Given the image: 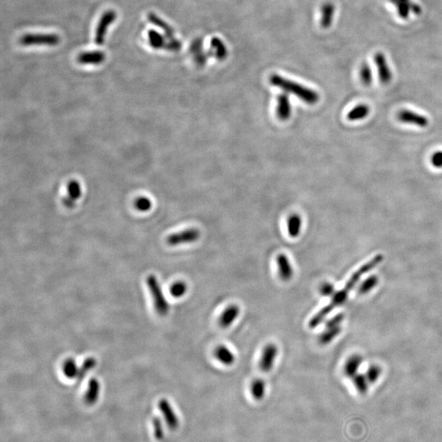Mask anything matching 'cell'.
<instances>
[{"instance_id":"4316f807","label":"cell","mask_w":442,"mask_h":442,"mask_svg":"<svg viewBox=\"0 0 442 442\" xmlns=\"http://www.w3.org/2000/svg\"><path fill=\"white\" fill-rule=\"evenodd\" d=\"M63 371L64 375L69 379L77 377L79 369H78L77 365L75 363V359H71V358L67 359L63 363Z\"/></svg>"},{"instance_id":"52a82bcc","label":"cell","mask_w":442,"mask_h":442,"mask_svg":"<svg viewBox=\"0 0 442 442\" xmlns=\"http://www.w3.org/2000/svg\"><path fill=\"white\" fill-rule=\"evenodd\" d=\"M278 349L277 346L274 345L273 343H270L265 347L263 351H262V356H260V363L259 366L262 371L265 373L271 371V369L274 367L275 359L278 356Z\"/></svg>"},{"instance_id":"e0dca14e","label":"cell","mask_w":442,"mask_h":442,"mask_svg":"<svg viewBox=\"0 0 442 442\" xmlns=\"http://www.w3.org/2000/svg\"><path fill=\"white\" fill-rule=\"evenodd\" d=\"M214 356L219 363L225 366H231L235 363V355L226 346H218L214 351Z\"/></svg>"},{"instance_id":"277c9868","label":"cell","mask_w":442,"mask_h":442,"mask_svg":"<svg viewBox=\"0 0 442 442\" xmlns=\"http://www.w3.org/2000/svg\"><path fill=\"white\" fill-rule=\"evenodd\" d=\"M21 45L24 46L31 45H49L55 46L60 43V37L55 34H27L21 37Z\"/></svg>"},{"instance_id":"1f68e13d","label":"cell","mask_w":442,"mask_h":442,"mask_svg":"<svg viewBox=\"0 0 442 442\" xmlns=\"http://www.w3.org/2000/svg\"><path fill=\"white\" fill-rule=\"evenodd\" d=\"M134 207L137 211L141 212H147L152 208V201L146 197H140L136 199L134 203Z\"/></svg>"},{"instance_id":"5b68a950","label":"cell","mask_w":442,"mask_h":442,"mask_svg":"<svg viewBox=\"0 0 442 442\" xmlns=\"http://www.w3.org/2000/svg\"><path fill=\"white\" fill-rule=\"evenodd\" d=\"M200 236H201V233L198 229L192 228V229H188L184 231L172 233L171 235H169L167 238V243L171 247L182 245V244H193L200 238Z\"/></svg>"},{"instance_id":"7402d4cb","label":"cell","mask_w":442,"mask_h":442,"mask_svg":"<svg viewBox=\"0 0 442 442\" xmlns=\"http://www.w3.org/2000/svg\"><path fill=\"white\" fill-rule=\"evenodd\" d=\"M148 19L149 23L164 31L165 36H167V39L174 38V30L171 28V26L160 17H159L157 15L155 14L154 12H149L148 15Z\"/></svg>"},{"instance_id":"8d00e7d4","label":"cell","mask_w":442,"mask_h":442,"mask_svg":"<svg viewBox=\"0 0 442 442\" xmlns=\"http://www.w3.org/2000/svg\"><path fill=\"white\" fill-rule=\"evenodd\" d=\"M334 292V288L333 285L330 284H323L320 288V293L323 296H329L333 294Z\"/></svg>"},{"instance_id":"cb8c5ba5","label":"cell","mask_w":442,"mask_h":442,"mask_svg":"<svg viewBox=\"0 0 442 442\" xmlns=\"http://www.w3.org/2000/svg\"><path fill=\"white\" fill-rule=\"evenodd\" d=\"M148 44L152 49H164L167 41V36H164L152 29L148 31Z\"/></svg>"},{"instance_id":"f546056e","label":"cell","mask_w":442,"mask_h":442,"mask_svg":"<svg viewBox=\"0 0 442 442\" xmlns=\"http://www.w3.org/2000/svg\"><path fill=\"white\" fill-rule=\"evenodd\" d=\"M359 77L361 82L365 86H369L373 82V75H372L371 68L368 63H363L359 69Z\"/></svg>"},{"instance_id":"d590c367","label":"cell","mask_w":442,"mask_h":442,"mask_svg":"<svg viewBox=\"0 0 442 442\" xmlns=\"http://www.w3.org/2000/svg\"><path fill=\"white\" fill-rule=\"evenodd\" d=\"M343 314H337V315H336V316L333 317V318H331L330 320H329V322L327 323V329H330V328H335V327H339L338 325L341 324V321H343Z\"/></svg>"},{"instance_id":"83f0119b","label":"cell","mask_w":442,"mask_h":442,"mask_svg":"<svg viewBox=\"0 0 442 442\" xmlns=\"http://www.w3.org/2000/svg\"><path fill=\"white\" fill-rule=\"evenodd\" d=\"M340 332H341L340 327H335V328L327 329L325 333H323L319 336V337H318V341L322 345H327V344H329V343L333 341V339L340 333Z\"/></svg>"},{"instance_id":"d4e9b609","label":"cell","mask_w":442,"mask_h":442,"mask_svg":"<svg viewBox=\"0 0 442 442\" xmlns=\"http://www.w3.org/2000/svg\"><path fill=\"white\" fill-rule=\"evenodd\" d=\"M266 392V385L264 380L256 378L252 381L251 385V394L255 400L260 401L264 399Z\"/></svg>"},{"instance_id":"e575fe53","label":"cell","mask_w":442,"mask_h":442,"mask_svg":"<svg viewBox=\"0 0 442 442\" xmlns=\"http://www.w3.org/2000/svg\"><path fill=\"white\" fill-rule=\"evenodd\" d=\"M431 163L436 168H442V151H438L432 154Z\"/></svg>"},{"instance_id":"d6a6232c","label":"cell","mask_w":442,"mask_h":442,"mask_svg":"<svg viewBox=\"0 0 442 442\" xmlns=\"http://www.w3.org/2000/svg\"><path fill=\"white\" fill-rule=\"evenodd\" d=\"M153 429H154V436L156 440H162L164 438V429H163V424L159 418H153L152 421Z\"/></svg>"},{"instance_id":"2e32d148","label":"cell","mask_w":442,"mask_h":442,"mask_svg":"<svg viewBox=\"0 0 442 442\" xmlns=\"http://www.w3.org/2000/svg\"><path fill=\"white\" fill-rule=\"evenodd\" d=\"M292 115V106L290 99L287 93H281L278 97V106H277V116L282 122H286Z\"/></svg>"},{"instance_id":"5bb4252c","label":"cell","mask_w":442,"mask_h":442,"mask_svg":"<svg viewBox=\"0 0 442 442\" xmlns=\"http://www.w3.org/2000/svg\"><path fill=\"white\" fill-rule=\"evenodd\" d=\"M240 314V308L235 304H232L224 310L219 318V325L222 329H228L231 326Z\"/></svg>"},{"instance_id":"8992f818","label":"cell","mask_w":442,"mask_h":442,"mask_svg":"<svg viewBox=\"0 0 442 442\" xmlns=\"http://www.w3.org/2000/svg\"><path fill=\"white\" fill-rule=\"evenodd\" d=\"M116 18V12L115 11L108 10L103 13L96 28L94 37L96 45H104L109 26L115 22Z\"/></svg>"},{"instance_id":"d6986e66","label":"cell","mask_w":442,"mask_h":442,"mask_svg":"<svg viewBox=\"0 0 442 442\" xmlns=\"http://www.w3.org/2000/svg\"><path fill=\"white\" fill-rule=\"evenodd\" d=\"M190 51L191 53L193 54V60L196 65L198 67H203L205 65L207 57L204 51H203V42L201 39H197L193 41L191 45Z\"/></svg>"},{"instance_id":"6da1fadb","label":"cell","mask_w":442,"mask_h":442,"mask_svg":"<svg viewBox=\"0 0 442 442\" xmlns=\"http://www.w3.org/2000/svg\"><path fill=\"white\" fill-rule=\"evenodd\" d=\"M381 260H383V256L381 255H378L376 257L373 258L371 260H369L367 264H365V266L359 268V270L351 276V278H350L349 281L346 284V286L343 288V289L335 293L331 303L326 307H324L322 310H319L315 315L311 318L310 322H309V327L310 329L316 328L318 325H320L323 321L325 320V318L328 316L329 313L332 312L336 307H339L345 303L349 292L355 287V284H357V281L360 278L362 274L372 270V268L375 267L379 262H381Z\"/></svg>"},{"instance_id":"603a6c76","label":"cell","mask_w":442,"mask_h":442,"mask_svg":"<svg viewBox=\"0 0 442 442\" xmlns=\"http://www.w3.org/2000/svg\"><path fill=\"white\" fill-rule=\"evenodd\" d=\"M287 226H288V232L289 236L291 237H293V238L297 237L300 235V232H302L303 219L297 214H292L287 221Z\"/></svg>"},{"instance_id":"7c38bea8","label":"cell","mask_w":442,"mask_h":442,"mask_svg":"<svg viewBox=\"0 0 442 442\" xmlns=\"http://www.w3.org/2000/svg\"><path fill=\"white\" fill-rule=\"evenodd\" d=\"M82 194V186L78 181L71 180L67 186V195L63 199V205L68 209L73 208Z\"/></svg>"},{"instance_id":"ac0fdd59","label":"cell","mask_w":442,"mask_h":442,"mask_svg":"<svg viewBox=\"0 0 442 442\" xmlns=\"http://www.w3.org/2000/svg\"><path fill=\"white\" fill-rule=\"evenodd\" d=\"M100 384L98 380L96 378H91L89 380V386H88L87 392L85 395V402L88 406H93L97 401L99 397Z\"/></svg>"},{"instance_id":"30bf717a","label":"cell","mask_w":442,"mask_h":442,"mask_svg":"<svg viewBox=\"0 0 442 442\" xmlns=\"http://www.w3.org/2000/svg\"><path fill=\"white\" fill-rule=\"evenodd\" d=\"M158 406L168 428L171 430L177 429L179 425V421L171 404L169 403L167 399H162L159 401Z\"/></svg>"},{"instance_id":"9c48e42d","label":"cell","mask_w":442,"mask_h":442,"mask_svg":"<svg viewBox=\"0 0 442 442\" xmlns=\"http://www.w3.org/2000/svg\"><path fill=\"white\" fill-rule=\"evenodd\" d=\"M389 2L396 6L398 15L402 19H407L410 12L416 15H420L422 12L421 7L412 0H389Z\"/></svg>"},{"instance_id":"7a4b0ae2","label":"cell","mask_w":442,"mask_h":442,"mask_svg":"<svg viewBox=\"0 0 442 442\" xmlns=\"http://www.w3.org/2000/svg\"><path fill=\"white\" fill-rule=\"evenodd\" d=\"M270 82L272 86L279 88L286 93L294 94L306 104L313 105L317 104L319 100V95L316 91L305 87L296 82L289 81L281 75H276V74L272 75L270 77Z\"/></svg>"},{"instance_id":"f1b7e54d","label":"cell","mask_w":442,"mask_h":442,"mask_svg":"<svg viewBox=\"0 0 442 442\" xmlns=\"http://www.w3.org/2000/svg\"><path fill=\"white\" fill-rule=\"evenodd\" d=\"M187 291H188L187 284L183 281L174 283L170 288L171 296L175 298H181L186 294Z\"/></svg>"},{"instance_id":"44dd1931","label":"cell","mask_w":442,"mask_h":442,"mask_svg":"<svg viewBox=\"0 0 442 442\" xmlns=\"http://www.w3.org/2000/svg\"><path fill=\"white\" fill-rule=\"evenodd\" d=\"M335 7L332 3H326L321 8V27L328 29L333 23L334 16Z\"/></svg>"},{"instance_id":"4fadbf2b","label":"cell","mask_w":442,"mask_h":442,"mask_svg":"<svg viewBox=\"0 0 442 442\" xmlns=\"http://www.w3.org/2000/svg\"><path fill=\"white\" fill-rule=\"evenodd\" d=\"M105 59L106 54L103 51H87L78 55L77 62L82 65H100Z\"/></svg>"},{"instance_id":"3957f363","label":"cell","mask_w":442,"mask_h":442,"mask_svg":"<svg viewBox=\"0 0 442 442\" xmlns=\"http://www.w3.org/2000/svg\"><path fill=\"white\" fill-rule=\"evenodd\" d=\"M147 284L148 289L150 291L153 303H154L155 310L160 316H165L168 314L170 310V306L168 302L163 294V290L160 288L158 280L154 275H149L147 278Z\"/></svg>"},{"instance_id":"8fae6325","label":"cell","mask_w":442,"mask_h":442,"mask_svg":"<svg viewBox=\"0 0 442 442\" xmlns=\"http://www.w3.org/2000/svg\"><path fill=\"white\" fill-rule=\"evenodd\" d=\"M374 61H375L380 82L384 85L390 83L392 79V74L385 55L380 52L376 53L374 56Z\"/></svg>"},{"instance_id":"9a60e30c","label":"cell","mask_w":442,"mask_h":442,"mask_svg":"<svg viewBox=\"0 0 442 442\" xmlns=\"http://www.w3.org/2000/svg\"><path fill=\"white\" fill-rule=\"evenodd\" d=\"M277 266H278V274L281 279L284 281H289L293 277V268L291 264L290 260L285 254H279L277 256Z\"/></svg>"},{"instance_id":"484cf974","label":"cell","mask_w":442,"mask_h":442,"mask_svg":"<svg viewBox=\"0 0 442 442\" xmlns=\"http://www.w3.org/2000/svg\"><path fill=\"white\" fill-rule=\"evenodd\" d=\"M370 112V108L366 104H359L347 114V119L351 122L363 120L368 116Z\"/></svg>"},{"instance_id":"ba28073f","label":"cell","mask_w":442,"mask_h":442,"mask_svg":"<svg viewBox=\"0 0 442 442\" xmlns=\"http://www.w3.org/2000/svg\"><path fill=\"white\" fill-rule=\"evenodd\" d=\"M396 116H397L398 120L402 122V123L414 125V126H418L421 128L427 127L429 124V120L427 116L412 112L410 110H400Z\"/></svg>"},{"instance_id":"4dcf8cb0","label":"cell","mask_w":442,"mask_h":442,"mask_svg":"<svg viewBox=\"0 0 442 442\" xmlns=\"http://www.w3.org/2000/svg\"><path fill=\"white\" fill-rule=\"evenodd\" d=\"M96 364H97V361H96V359L93 357H89V358H87L86 360L84 361L83 365L79 369L77 379L79 380V381L83 379L84 377L87 374L88 372L95 367Z\"/></svg>"},{"instance_id":"836d02e7","label":"cell","mask_w":442,"mask_h":442,"mask_svg":"<svg viewBox=\"0 0 442 442\" xmlns=\"http://www.w3.org/2000/svg\"><path fill=\"white\" fill-rule=\"evenodd\" d=\"M181 42L178 39L174 38L171 39H167V44L165 45L164 49L167 51H171V52H176L181 49Z\"/></svg>"},{"instance_id":"ffe728a7","label":"cell","mask_w":442,"mask_h":442,"mask_svg":"<svg viewBox=\"0 0 442 442\" xmlns=\"http://www.w3.org/2000/svg\"><path fill=\"white\" fill-rule=\"evenodd\" d=\"M211 52L210 54L219 61H223L228 56L227 48L225 43L218 37H213L211 41Z\"/></svg>"}]
</instances>
